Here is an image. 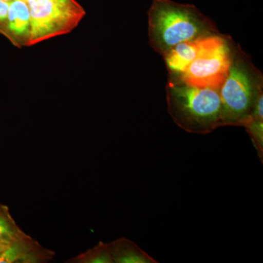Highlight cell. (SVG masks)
I'll list each match as a JSON object with an SVG mask.
<instances>
[{
    "instance_id": "obj_1",
    "label": "cell",
    "mask_w": 263,
    "mask_h": 263,
    "mask_svg": "<svg viewBox=\"0 0 263 263\" xmlns=\"http://www.w3.org/2000/svg\"><path fill=\"white\" fill-rule=\"evenodd\" d=\"M212 34H216L214 24L194 5L154 0L148 11V37L160 54L179 43Z\"/></svg>"
},
{
    "instance_id": "obj_2",
    "label": "cell",
    "mask_w": 263,
    "mask_h": 263,
    "mask_svg": "<svg viewBox=\"0 0 263 263\" xmlns=\"http://www.w3.org/2000/svg\"><path fill=\"white\" fill-rule=\"evenodd\" d=\"M166 91L170 115L183 130L208 134L221 127L219 89L194 87L174 79Z\"/></svg>"
},
{
    "instance_id": "obj_3",
    "label": "cell",
    "mask_w": 263,
    "mask_h": 263,
    "mask_svg": "<svg viewBox=\"0 0 263 263\" xmlns=\"http://www.w3.org/2000/svg\"><path fill=\"white\" fill-rule=\"evenodd\" d=\"M257 76L242 59H233L219 89L221 126H243L252 117L262 89Z\"/></svg>"
},
{
    "instance_id": "obj_4",
    "label": "cell",
    "mask_w": 263,
    "mask_h": 263,
    "mask_svg": "<svg viewBox=\"0 0 263 263\" xmlns=\"http://www.w3.org/2000/svg\"><path fill=\"white\" fill-rule=\"evenodd\" d=\"M31 16L29 47L77 28L86 10L77 0H27Z\"/></svg>"
},
{
    "instance_id": "obj_5",
    "label": "cell",
    "mask_w": 263,
    "mask_h": 263,
    "mask_svg": "<svg viewBox=\"0 0 263 263\" xmlns=\"http://www.w3.org/2000/svg\"><path fill=\"white\" fill-rule=\"evenodd\" d=\"M233 58L226 40L194 60L178 79L197 88L219 89L229 72Z\"/></svg>"
},
{
    "instance_id": "obj_6",
    "label": "cell",
    "mask_w": 263,
    "mask_h": 263,
    "mask_svg": "<svg viewBox=\"0 0 263 263\" xmlns=\"http://www.w3.org/2000/svg\"><path fill=\"white\" fill-rule=\"evenodd\" d=\"M224 40L218 34H212L176 45L164 56L167 69L178 77L194 60Z\"/></svg>"
},
{
    "instance_id": "obj_7",
    "label": "cell",
    "mask_w": 263,
    "mask_h": 263,
    "mask_svg": "<svg viewBox=\"0 0 263 263\" xmlns=\"http://www.w3.org/2000/svg\"><path fill=\"white\" fill-rule=\"evenodd\" d=\"M0 33L16 48L29 47L31 16L29 5L25 0L10 2L8 18Z\"/></svg>"
},
{
    "instance_id": "obj_8",
    "label": "cell",
    "mask_w": 263,
    "mask_h": 263,
    "mask_svg": "<svg viewBox=\"0 0 263 263\" xmlns=\"http://www.w3.org/2000/svg\"><path fill=\"white\" fill-rule=\"evenodd\" d=\"M55 256L54 251L43 247L28 235L8 246L0 255V263H47Z\"/></svg>"
},
{
    "instance_id": "obj_9",
    "label": "cell",
    "mask_w": 263,
    "mask_h": 263,
    "mask_svg": "<svg viewBox=\"0 0 263 263\" xmlns=\"http://www.w3.org/2000/svg\"><path fill=\"white\" fill-rule=\"evenodd\" d=\"M114 263H157L153 257L127 238L108 243Z\"/></svg>"
},
{
    "instance_id": "obj_10",
    "label": "cell",
    "mask_w": 263,
    "mask_h": 263,
    "mask_svg": "<svg viewBox=\"0 0 263 263\" xmlns=\"http://www.w3.org/2000/svg\"><path fill=\"white\" fill-rule=\"evenodd\" d=\"M27 235L13 219L9 207L0 202V243L8 247Z\"/></svg>"
},
{
    "instance_id": "obj_11",
    "label": "cell",
    "mask_w": 263,
    "mask_h": 263,
    "mask_svg": "<svg viewBox=\"0 0 263 263\" xmlns=\"http://www.w3.org/2000/svg\"><path fill=\"white\" fill-rule=\"evenodd\" d=\"M67 263H114L108 243L100 241L92 248L76 255Z\"/></svg>"
},
{
    "instance_id": "obj_12",
    "label": "cell",
    "mask_w": 263,
    "mask_h": 263,
    "mask_svg": "<svg viewBox=\"0 0 263 263\" xmlns=\"http://www.w3.org/2000/svg\"><path fill=\"white\" fill-rule=\"evenodd\" d=\"M247 128L249 136L252 138L254 146L257 150L259 159L262 162L263 157V119L250 118L243 124Z\"/></svg>"
},
{
    "instance_id": "obj_13",
    "label": "cell",
    "mask_w": 263,
    "mask_h": 263,
    "mask_svg": "<svg viewBox=\"0 0 263 263\" xmlns=\"http://www.w3.org/2000/svg\"><path fill=\"white\" fill-rule=\"evenodd\" d=\"M10 2L0 0V31L4 27L7 18H8Z\"/></svg>"
},
{
    "instance_id": "obj_14",
    "label": "cell",
    "mask_w": 263,
    "mask_h": 263,
    "mask_svg": "<svg viewBox=\"0 0 263 263\" xmlns=\"http://www.w3.org/2000/svg\"><path fill=\"white\" fill-rule=\"evenodd\" d=\"M7 247H8V246L1 245V243H0V255L3 254V252H4L5 249H6Z\"/></svg>"
},
{
    "instance_id": "obj_15",
    "label": "cell",
    "mask_w": 263,
    "mask_h": 263,
    "mask_svg": "<svg viewBox=\"0 0 263 263\" xmlns=\"http://www.w3.org/2000/svg\"><path fill=\"white\" fill-rule=\"evenodd\" d=\"M5 1L10 2V1H11V0H5Z\"/></svg>"
},
{
    "instance_id": "obj_16",
    "label": "cell",
    "mask_w": 263,
    "mask_h": 263,
    "mask_svg": "<svg viewBox=\"0 0 263 263\" xmlns=\"http://www.w3.org/2000/svg\"><path fill=\"white\" fill-rule=\"evenodd\" d=\"M25 1H27V0H25Z\"/></svg>"
}]
</instances>
